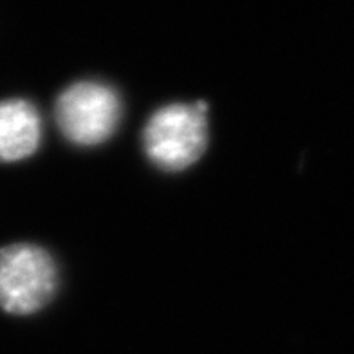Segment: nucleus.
Returning a JSON list of instances; mask_svg holds the SVG:
<instances>
[{"mask_svg":"<svg viewBox=\"0 0 354 354\" xmlns=\"http://www.w3.org/2000/svg\"><path fill=\"white\" fill-rule=\"evenodd\" d=\"M58 289L53 257L35 244L0 248V309L28 317L51 302Z\"/></svg>","mask_w":354,"mask_h":354,"instance_id":"nucleus-2","label":"nucleus"},{"mask_svg":"<svg viewBox=\"0 0 354 354\" xmlns=\"http://www.w3.org/2000/svg\"><path fill=\"white\" fill-rule=\"evenodd\" d=\"M208 103H172L150 116L143 131L145 154L161 170L181 172L205 154Z\"/></svg>","mask_w":354,"mask_h":354,"instance_id":"nucleus-1","label":"nucleus"},{"mask_svg":"<svg viewBox=\"0 0 354 354\" xmlns=\"http://www.w3.org/2000/svg\"><path fill=\"white\" fill-rule=\"evenodd\" d=\"M55 120L67 141L78 147H96L118 131L122 100L111 85L78 82L58 96Z\"/></svg>","mask_w":354,"mask_h":354,"instance_id":"nucleus-3","label":"nucleus"},{"mask_svg":"<svg viewBox=\"0 0 354 354\" xmlns=\"http://www.w3.org/2000/svg\"><path fill=\"white\" fill-rule=\"evenodd\" d=\"M42 143V118L22 98L0 102V163H17L37 152Z\"/></svg>","mask_w":354,"mask_h":354,"instance_id":"nucleus-4","label":"nucleus"}]
</instances>
